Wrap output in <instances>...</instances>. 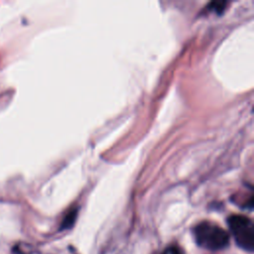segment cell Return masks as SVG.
Here are the masks:
<instances>
[{
    "mask_svg": "<svg viewBox=\"0 0 254 254\" xmlns=\"http://www.w3.org/2000/svg\"><path fill=\"white\" fill-rule=\"evenodd\" d=\"M168 254H184L183 250L178 246H172L168 249Z\"/></svg>",
    "mask_w": 254,
    "mask_h": 254,
    "instance_id": "5",
    "label": "cell"
},
{
    "mask_svg": "<svg viewBox=\"0 0 254 254\" xmlns=\"http://www.w3.org/2000/svg\"><path fill=\"white\" fill-rule=\"evenodd\" d=\"M77 215H78V210L77 209L71 210L67 214L65 219L63 220V222L61 224V229H69V228L73 227V225H74V223L77 220Z\"/></svg>",
    "mask_w": 254,
    "mask_h": 254,
    "instance_id": "3",
    "label": "cell"
},
{
    "mask_svg": "<svg viewBox=\"0 0 254 254\" xmlns=\"http://www.w3.org/2000/svg\"><path fill=\"white\" fill-rule=\"evenodd\" d=\"M230 232L236 244L243 250L253 252L254 250V223L244 216L233 215L227 219Z\"/></svg>",
    "mask_w": 254,
    "mask_h": 254,
    "instance_id": "2",
    "label": "cell"
},
{
    "mask_svg": "<svg viewBox=\"0 0 254 254\" xmlns=\"http://www.w3.org/2000/svg\"><path fill=\"white\" fill-rule=\"evenodd\" d=\"M195 239L202 248L208 250H222L229 244V234L218 224L203 222L194 228Z\"/></svg>",
    "mask_w": 254,
    "mask_h": 254,
    "instance_id": "1",
    "label": "cell"
},
{
    "mask_svg": "<svg viewBox=\"0 0 254 254\" xmlns=\"http://www.w3.org/2000/svg\"><path fill=\"white\" fill-rule=\"evenodd\" d=\"M227 4V2H222V1H216V2H212L208 8L209 10H214V11H217L218 13H222L224 8H225V5Z\"/></svg>",
    "mask_w": 254,
    "mask_h": 254,
    "instance_id": "4",
    "label": "cell"
},
{
    "mask_svg": "<svg viewBox=\"0 0 254 254\" xmlns=\"http://www.w3.org/2000/svg\"><path fill=\"white\" fill-rule=\"evenodd\" d=\"M163 254H167V252H165V253H163Z\"/></svg>",
    "mask_w": 254,
    "mask_h": 254,
    "instance_id": "6",
    "label": "cell"
}]
</instances>
